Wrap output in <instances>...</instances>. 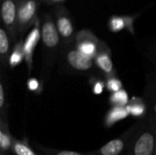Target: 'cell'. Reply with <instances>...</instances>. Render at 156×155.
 I'll list each match as a JSON object with an SVG mask.
<instances>
[{
	"label": "cell",
	"instance_id": "obj_20",
	"mask_svg": "<svg viewBox=\"0 0 156 155\" xmlns=\"http://www.w3.org/2000/svg\"><path fill=\"white\" fill-rule=\"evenodd\" d=\"M5 91L4 80L3 79H1L0 80V111H1V117L6 118L7 114L5 112Z\"/></svg>",
	"mask_w": 156,
	"mask_h": 155
},
{
	"label": "cell",
	"instance_id": "obj_9",
	"mask_svg": "<svg viewBox=\"0 0 156 155\" xmlns=\"http://www.w3.org/2000/svg\"><path fill=\"white\" fill-rule=\"evenodd\" d=\"M139 14L127 15H113L108 20V28L112 33H118L122 30H127L129 33L134 35V22Z\"/></svg>",
	"mask_w": 156,
	"mask_h": 155
},
{
	"label": "cell",
	"instance_id": "obj_12",
	"mask_svg": "<svg viewBox=\"0 0 156 155\" xmlns=\"http://www.w3.org/2000/svg\"><path fill=\"white\" fill-rule=\"evenodd\" d=\"M0 149L2 154H6V153L12 149L13 141L8 130V124L6 118L0 117Z\"/></svg>",
	"mask_w": 156,
	"mask_h": 155
},
{
	"label": "cell",
	"instance_id": "obj_11",
	"mask_svg": "<svg viewBox=\"0 0 156 155\" xmlns=\"http://www.w3.org/2000/svg\"><path fill=\"white\" fill-rule=\"evenodd\" d=\"M10 37L6 32L5 28L2 26L0 28V60L3 68L9 66V56H10Z\"/></svg>",
	"mask_w": 156,
	"mask_h": 155
},
{
	"label": "cell",
	"instance_id": "obj_21",
	"mask_svg": "<svg viewBox=\"0 0 156 155\" xmlns=\"http://www.w3.org/2000/svg\"><path fill=\"white\" fill-rule=\"evenodd\" d=\"M92 89H93V93L94 94H97V95H100L102 93L103 91V89H104V84L101 80H96L93 82V86H92Z\"/></svg>",
	"mask_w": 156,
	"mask_h": 155
},
{
	"label": "cell",
	"instance_id": "obj_8",
	"mask_svg": "<svg viewBox=\"0 0 156 155\" xmlns=\"http://www.w3.org/2000/svg\"><path fill=\"white\" fill-rule=\"evenodd\" d=\"M40 38H41V20L38 18L35 23V25L31 27L29 33L27 34L26 39L24 40V45H23L24 56L28 68V72H30L32 69L34 50Z\"/></svg>",
	"mask_w": 156,
	"mask_h": 155
},
{
	"label": "cell",
	"instance_id": "obj_22",
	"mask_svg": "<svg viewBox=\"0 0 156 155\" xmlns=\"http://www.w3.org/2000/svg\"><path fill=\"white\" fill-rule=\"evenodd\" d=\"M49 155H84L78 152L73 151H51Z\"/></svg>",
	"mask_w": 156,
	"mask_h": 155
},
{
	"label": "cell",
	"instance_id": "obj_25",
	"mask_svg": "<svg viewBox=\"0 0 156 155\" xmlns=\"http://www.w3.org/2000/svg\"><path fill=\"white\" fill-rule=\"evenodd\" d=\"M154 113H155L156 115V103L154 104Z\"/></svg>",
	"mask_w": 156,
	"mask_h": 155
},
{
	"label": "cell",
	"instance_id": "obj_1",
	"mask_svg": "<svg viewBox=\"0 0 156 155\" xmlns=\"http://www.w3.org/2000/svg\"><path fill=\"white\" fill-rule=\"evenodd\" d=\"M41 40L45 56L48 57V60L51 64L50 61L53 60V56L58 51L62 41L57 29L54 16L49 13L44 14L41 20Z\"/></svg>",
	"mask_w": 156,
	"mask_h": 155
},
{
	"label": "cell",
	"instance_id": "obj_18",
	"mask_svg": "<svg viewBox=\"0 0 156 155\" xmlns=\"http://www.w3.org/2000/svg\"><path fill=\"white\" fill-rule=\"evenodd\" d=\"M126 109L129 111V114H132L133 116L135 117H139L142 116L144 111H145V107L144 105L143 102L139 103V102H131L130 104H128L126 106Z\"/></svg>",
	"mask_w": 156,
	"mask_h": 155
},
{
	"label": "cell",
	"instance_id": "obj_13",
	"mask_svg": "<svg viewBox=\"0 0 156 155\" xmlns=\"http://www.w3.org/2000/svg\"><path fill=\"white\" fill-rule=\"evenodd\" d=\"M122 138H117L110 141L105 145H103L100 151V155H120L126 147L125 141Z\"/></svg>",
	"mask_w": 156,
	"mask_h": 155
},
{
	"label": "cell",
	"instance_id": "obj_23",
	"mask_svg": "<svg viewBox=\"0 0 156 155\" xmlns=\"http://www.w3.org/2000/svg\"><path fill=\"white\" fill-rule=\"evenodd\" d=\"M27 87H28V90H31V91H36L38 90V81L37 79H28V82H27Z\"/></svg>",
	"mask_w": 156,
	"mask_h": 155
},
{
	"label": "cell",
	"instance_id": "obj_7",
	"mask_svg": "<svg viewBox=\"0 0 156 155\" xmlns=\"http://www.w3.org/2000/svg\"><path fill=\"white\" fill-rule=\"evenodd\" d=\"M65 60L67 64L75 71L88 72L93 68V58L82 54L73 45L69 47L65 53Z\"/></svg>",
	"mask_w": 156,
	"mask_h": 155
},
{
	"label": "cell",
	"instance_id": "obj_15",
	"mask_svg": "<svg viewBox=\"0 0 156 155\" xmlns=\"http://www.w3.org/2000/svg\"><path fill=\"white\" fill-rule=\"evenodd\" d=\"M23 45H24V41L22 40V38H20L15 43L13 50L9 56L8 64L10 68H15L16 66L20 64L23 59H25Z\"/></svg>",
	"mask_w": 156,
	"mask_h": 155
},
{
	"label": "cell",
	"instance_id": "obj_2",
	"mask_svg": "<svg viewBox=\"0 0 156 155\" xmlns=\"http://www.w3.org/2000/svg\"><path fill=\"white\" fill-rule=\"evenodd\" d=\"M53 16L61 41L64 46L70 47L75 42V26L72 17L66 6L63 5H58L53 11Z\"/></svg>",
	"mask_w": 156,
	"mask_h": 155
},
{
	"label": "cell",
	"instance_id": "obj_17",
	"mask_svg": "<svg viewBox=\"0 0 156 155\" xmlns=\"http://www.w3.org/2000/svg\"><path fill=\"white\" fill-rule=\"evenodd\" d=\"M12 150L16 155H37L27 143L19 141H13Z\"/></svg>",
	"mask_w": 156,
	"mask_h": 155
},
{
	"label": "cell",
	"instance_id": "obj_4",
	"mask_svg": "<svg viewBox=\"0 0 156 155\" xmlns=\"http://www.w3.org/2000/svg\"><path fill=\"white\" fill-rule=\"evenodd\" d=\"M155 148L156 131L154 127H147L136 135L128 155H154Z\"/></svg>",
	"mask_w": 156,
	"mask_h": 155
},
{
	"label": "cell",
	"instance_id": "obj_16",
	"mask_svg": "<svg viewBox=\"0 0 156 155\" xmlns=\"http://www.w3.org/2000/svg\"><path fill=\"white\" fill-rule=\"evenodd\" d=\"M110 101L114 106L126 107L129 104V97H128L127 92L122 89L120 91L112 93L110 98Z\"/></svg>",
	"mask_w": 156,
	"mask_h": 155
},
{
	"label": "cell",
	"instance_id": "obj_6",
	"mask_svg": "<svg viewBox=\"0 0 156 155\" xmlns=\"http://www.w3.org/2000/svg\"><path fill=\"white\" fill-rule=\"evenodd\" d=\"M101 40H100L90 30L82 29L77 32L74 47L82 54L94 59L96 57Z\"/></svg>",
	"mask_w": 156,
	"mask_h": 155
},
{
	"label": "cell",
	"instance_id": "obj_5",
	"mask_svg": "<svg viewBox=\"0 0 156 155\" xmlns=\"http://www.w3.org/2000/svg\"><path fill=\"white\" fill-rule=\"evenodd\" d=\"M18 0H1V18L3 26L8 33L12 42L16 43L17 31Z\"/></svg>",
	"mask_w": 156,
	"mask_h": 155
},
{
	"label": "cell",
	"instance_id": "obj_27",
	"mask_svg": "<svg viewBox=\"0 0 156 155\" xmlns=\"http://www.w3.org/2000/svg\"><path fill=\"white\" fill-rule=\"evenodd\" d=\"M1 155H6V154H2V153H1Z\"/></svg>",
	"mask_w": 156,
	"mask_h": 155
},
{
	"label": "cell",
	"instance_id": "obj_10",
	"mask_svg": "<svg viewBox=\"0 0 156 155\" xmlns=\"http://www.w3.org/2000/svg\"><path fill=\"white\" fill-rule=\"evenodd\" d=\"M94 60L96 66L103 73L111 77L114 75V67L112 60L111 58V51L104 41L101 42L98 53L94 58Z\"/></svg>",
	"mask_w": 156,
	"mask_h": 155
},
{
	"label": "cell",
	"instance_id": "obj_19",
	"mask_svg": "<svg viewBox=\"0 0 156 155\" xmlns=\"http://www.w3.org/2000/svg\"><path fill=\"white\" fill-rule=\"evenodd\" d=\"M106 87L112 93H115V92L120 91L121 90H122V84L121 80H119L117 78H115L113 76L110 77L107 79Z\"/></svg>",
	"mask_w": 156,
	"mask_h": 155
},
{
	"label": "cell",
	"instance_id": "obj_14",
	"mask_svg": "<svg viewBox=\"0 0 156 155\" xmlns=\"http://www.w3.org/2000/svg\"><path fill=\"white\" fill-rule=\"evenodd\" d=\"M129 115V111L126 109V107H119V106H114L107 114L105 123L108 127L112 126L114 123L123 120L127 118Z\"/></svg>",
	"mask_w": 156,
	"mask_h": 155
},
{
	"label": "cell",
	"instance_id": "obj_24",
	"mask_svg": "<svg viewBox=\"0 0 156 155\" xmlns=\"http://www.w3.org/2000/svg\"><path fill=\"white\" fill-rule=\"evenodd\" d=\"M39 1L41 3L46 4V5H62V3L65 2L66 0H39Z\"/></svg>",
	"mask_w": 156,
	"mask_h": 155
},
{
	"label": "cell",
	"instance_id": "obj_3",
	"mask_svg": "<svg viewBox=\"0 0 156 155\" xmlns=\"http://www.w3.org/2000/svg\"><path fill=\"white\" fill-rule=\"evenodd\" d=\"M41 2L39 0H18L17 7V31L22 37L29 27H32L37 20L38 8Z\"/></svg>",
	"mask_w": 156,
	"mask_h": 155
},
{
	"label": "cell",
	"instance_id": "obj_26",
	"mask_svg": "<svg viewBox=\"0 0 156 155\" xmlns=\"http://www.w3.org/2000/svg\"><path fill=\"white\" fill-rule=\"evenodd\" d=\"M154 155H156V148H155V153H154Z\"/></svg>",
	"mask_w": 156,
	"mask_h": 155
}]
</instances>
